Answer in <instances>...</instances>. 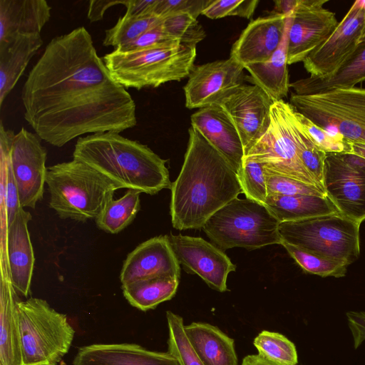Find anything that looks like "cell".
<instances>
[{
    "mask_svg": "<svg viewBox=\"0 0 365 365\" xmlns=\"http://www.w3.org/2000/svg\"><path fill=\"white\" fill-rule=\"evenodd\" d=\"M24 118L60 148L86 134L120 133L137 124L136 106L111 76L83 26L52 38L21 90Z\"/></svg>",
    "mask_w": 365,
    "mask_h": 365,
    "instance_id": "cell-1",
    "label": "cell"
},
{
    "mask_svg": "<svg viewBox=\"0 0 365 365\" xmlns=\"http://www.w3.org/2000/svg\"><path fill=\"white\" fill-rule=\"evenodd\" d=\"M180 174L171 185L170 215L180 230L202 228L218 210L243 193L227 160L195 127Z\"/></svg>",
    "mask_w": 365,
    "mask_h": 365,
    "instance_id": "cell-2",
    "label": "cell"
},
{
    "mask_svg": "<svg viewBox=\"0 0 365 365\" xmlns=\"http://www.w3.org/2000/svg\"><path fill=\"white\" fill-rule=\"evenodd\" d=\"M73 158L102 174L117 189L155 195L163 189L171 188L166 160L146 145L125 138L118 132L78 138Z\"/></svg>",
    "mask_w": 365,
    "mask_h": 365,
    "instance_id": "cell-3",
    "label": "cell"
},
{
    "mask_svg": "<svg viewBox=\"0 0 365 365\" xmlns=\"http://www.w3.org/2000/svg\"><path fill=\"white\" fill-rule=\"evenodd\" d=\"M49 206L63 220L86 222L99 215L118 190L102 174L79 160L47 168Z\"/></svg>",
    "mask_w": 365,
    "mask_h": 365,
    "instance_id": "cell-4",
    "label": "cell"
},
{
    "mask_svg": "<svg viewBox=\"0 0 365 365\" xmlns=\"http://www.w3.org/2000/svg\"><path fill=\"white\" fill-rule=\"evenodd\" d=\"M195 57L196 46L165 43L127 52L115 48L103 60L118 83L140 90L188 76Z\"/></svg>",
    "mask_w": 365,
    "mask_h": 365,
    "instance_id": "cell-5",
    "label": "cell"
},
{
    "mask_svg": "<svg viewBox=\"0 0 365 365\" xmlns=\"http://www.w3.org/2000/svg\"><path fill=\"white\" fill-rule=\"evenodd\" d=\"M21 365H57L68 352L75 330L67 317L44 299L18 302Z\"/></svg>",
    "mask_w": 365,
    "mask_h": 365,
    "instance_id": "cell-6",
    "label": "cell"
},
{
    "mask_svg": "<svg viewBox=\"0 0 365 365\" xmlns=\"http://www.w3.org/2000/svg\"><path fill=\"white\" fill-rule=\"evenodd\" d=\"M279 223L264 205L236 197L210 216L202 228L221 250H255L281 245Z\"/></svg>",
    "mask_w": 365,
    "mask_h": 365,
    "instance_id": "cell-7",
    "label": "cell"
},
{
    "mask_svg": "<svg viewBox=\"0 0 365 365\" xmlns=\"http://www.w3.org/2000/svg\"><path fill=\"white\" fill-rule=\"evenodd\" d=\"M361 223L340 212L280 222L282 241L309 253L349 265L360 253Z\"/></svg>",
    "mask_w": 365,
    "mask_h": 365,
    "instance_id": "cell-8",
    "label": "cell"
},
{
    "mask_svg": "<svg viewBox=\"0 0 365 365\" xmlns=\"http://www.w3.org/2000/svg\"><path fill=\"white\" fill-rule=\"evenodd\" d=\"M290 104L317 126L349 143H365V88L291 94Z\"/></svg>",
    "mask_w": 365,
    "mask_h": 365,
    "instance_id": "cell-9",
    "label": "cell"
},
{
    "mask_svg": "<svg viewBox=\"0 0 365 365\" xmlns=\"http://www.w3.org/2000/svg\"><path fill=\"white\" fill-rule=\"evenodd\" d=\"M291 107L283 100L274 103L268 130L245 158L260 163L269 173L319 187L299 158L291 124Z\"/></svg>",
    "mask_w": 365,
    "mask_h": 365,
    "instance_id": "cell-10",
    "label": "cell"
},
{
    "mask_svg": "<svg viewBox=\"0 0 365 365\" xmlns=\"http://www.w3.org/2000/svg\"><path fill=\"white\" fill-rule=\"evenodd\" d=\"M36 133L21 128L15 134L1 122V157L6 158L16 183L21 206L34 209L43 198L47 150Z\"/></svg>",
    "mask_w": 365,
    "mask_h": 365,
    "instance_id": "cell-11",
    "label": "cell"
},
{
    "mask_svg": "<svg viewBox=\"0 0 365 365\" xmlns=\"http://www.w3.org/2000/svg\"><path fill=\"white\" fill-rule=\"evenodd\" d=\"M323 186L340 213L365 220V159L351 153H327Z\"/></svg>",
    "mask_w": 365,
    "mask_h": 365,
    "instance_id": "cell-12",
    "label": "cell"
},
{
    "mask_svg": "<svg viewBox=\"0 0 365 365\" xmlns=\"http://www.w3.org/2000/svg\"><path fill=\"white\" fill-rule=\"evenodd\" d=\"M364 31L365 8L356 0L328 38L304 60L310 76L333 74L355 50Z\"/></svg>",
    "mask_w": 365,
    "mask_h": 365,
    "instance_id": "cell-13",
    "label": "cell"
},
{
    "mask_svg": "<svg viewBox=\"0 0 365 365\" xmlns=\"http://www.w3.org/2000/svg\"><path fill=\"white\" fill-rule=\"evenodd\" d=\"M327 0H299L288 31V65L304 61L337 26L335 14L324 7Z\"/></svg>",
    "mask_w": 365,
    "mask_h": 365,
    "instance_id": "cell-14",
    "label": "cell"
},
{
    "mask_svg": "<svg viewBox=\"0 0 365 365\" xmlns=\"http://www.w3.org/2000/svg\"><path fill=\"white\" fill-rule=\"evenodd\" d=\"M244 66L230 57L194 66L184 86L187 108H202L219 104L244 84Z\"/></svg>",
    "mask_w": 365,
    "mask_h": 365,
    "instance_id": "cell-15",
    "label": "cell"
},
{
    "mask_svg": "<svg viewBox=\"0 0 365 365\" xmlns=\"http://www.w3.org/2000/svg\"><path fill=\"white\" fill-rule=\"evenodd\" d=\"M173 251L187 272L196 274L211 288L227 291V279L236 265L222 250L202 238L182 235H168Z\"/></svg>",
    "mask_w": 365,
    "mask_h": 365,
    "instance_id": "cell-16",
    "label": "cell"
},
{
    "mask_svg": "<svg viewBox=\"0 0 365 365\" xmlns=\"http://www.w3.org/2000/svg\"><path fill=\"white\" fill-rule=\"evenodd\" d=\"M273 104L266 92L254 84L241 85L219 103L237 127L245 155L268 130Z\"/></svg>",
    "mask_w": 365,
    "mask_h": 365,
    "instance_id": "cell-17",
    "label": "cell"
},
{
    "mask_svg": "<svg viewBox=\"0 0 365 365\" xmlns=\"http://www.w3.org/2000/svg\"><path fill=\"white\" fill-rule=\"evenodd\" d=\"M32 217L21 207L12 223L4 230L2 255L7 262L11 284L16 292L28 297L35 258L28 229Z\"/></svg>",
    "mask_w": 365,
    "mask_h": 365,
    "instance_id": "cell-18",
    "label": "cell"
},
{
    "mask_svg": "<svg viewBox=\"0 0 365 365\" xmlns=\"http://www.w3.org/2000/svg\"><path fill=\"white\" fill-rule=\"evenodd\" d=\"M162 276H180V264L168 235L150 238L136 247L124 260L122 284Z\"/></svg>",
    "mask_w": 365,
    "mask_h": 365,
    "instance_id": "cell-19",
    "label": "cell"
},
{
    "mask_svg": "<svg viewBox=\"0 0 365 365\" xmlns=\"http://www.w3.org/2000/svg\"><path fill=\"white\" fill-rule=\"evenodd\" d=\"M286 21L275 13L251 21L233 44L230 57L244 67L267 61L282 40Z\"/></svg>",
    "mask_w": 365,
    "mask_h": 365,
    "instance_id": "cell-20",
    "label": "cell"
},
{
    "mask_svg": "<svg viewBox=\"0 0 365 365\" xmlns=\"http://www.w3.org/2000/svg\"><path fill=\"white\" fill-rule=\"evenodd\" d=\"M191 125L230 163L237 174L245 158L242 142L233 120L219 104L198 109L191 115Z\"/></svg>",
    "mask_w": 365,
    "mask_h": 365,
    "instance_id": "cell-21",
    "label": "cell"
},
{
    "mask_svg": "<svg viewBox=\"0 0 365 365\" xmlns=\"http://www.w3.org/2000/svg\"><path fill=\"white\" fill-rule=\"evenodd\" d=\"M73 365H180L170 353L130 343L93 344L78 349Z\"/></svg>",
    "mask_w": 365,
    "mask_h": 365,
    "instance_id": "cell-22",
    "label": "cell"
},
{
    "mask_svg": "<svg viewBox=\"0 0 365 365\" xmlns=\"http://www.w3.org/2000/svg\"><path fill=\"white\" fill-rule=\"evenodd\" d=\"M51 11L45 0H0V43L19 35L41 34Z\"/></svg>",
    "mask_w": 365,
    "mask_h": 365,
    "instance_id": "cell-23",
    "label": "cell"
},
{
    "mask_svg": "<svg viewBox=\"0 0 365 365\" xmlns=\"http://www.w3.org/2000/svg\"><path fill=\"white\" fill-rule=\"evenodd\" d=\"M17 292L1 258L0 288V365H21L18 319Z\"/></svg>",
    "mask_w": 365,
    "mask_h": 365,
    "instance_id": "cell-24",
    "label": "cell"
},
{
    "mask_svg": "<svg viewBox=\"0 0 365 365\" xmlns=\"http://www.w3.org/2000/svg\"><path fill=\"white\" fill-rule=\"evenodd\" d=\"M43 45L41 34L16 36L0 43V107Z\"/></svg>",
    "mask_w": 365,
    "mask_h": 365,
    "instance_id": "cell-25",
    "label": "cell"
},
{
    "mask_svg": "<svg viewBox=\"0 0 365 365\" xmlns=\"http://www.w3.org/2000/svg\"><path fill=\"white\" fill-rule=\"evenodd\" d=\"M192 349L205 365H238L234 339L205 322L184 326Z\"/></svg>",
    "mask_w": 365,
    "mask_h": 365,
    "instance_id": "cell-26",
    "label": "cell"
},
{
    "mask_svg": "<svg viewBox=\"0 0 365 365\" xmlns=\"http://www.w3.org/2000/svg\"><path fill=\"white\" fill-rule=\"evenodd\" d=\"M290 23L291 16L287 17L284 34L278 48L267 61L244 67L250 73V76L246 78L265 91L274 103L287 97L290 88L287 69V41Z\"/></svg>",
    "mask_w": 365,
    "mask_h": 365,
    "instance_id": "cell-27",
    "label": "cell"
},
{
    "mask_svg": "<svg viewBox=\"0 0 365 365\" xmlns=\"http://www.w3.org/2000/svg\"><path fill=\"white\" fill-rule=\"evenodd\" d=\"M365 81V38L361 39L353 53L331 76L324 78L309 76L290 83L297 95H311L335 88H352Z\"/></svg>",
    "mask_w": 365,
    "mask_h": 365,
    "instance_id": "cell-28",
    "label": "cell"
},
{
    "mask_svg": "<svg viewBox=\"0 0 365 365\" xmlns=\"http://www.w3.org/2000/svg\"><path fill=\"white\" fill-rule=\"evenodd\" d=\"M264 205L279 222L339 212L327 196L268 195Z\"/></svg>",
    "mask_w": 365,
    "mask_h": 365,
    "instance_id": "cell-29",
    "label": "cell"
},
{
    "mask_svg": "<svg viewBox=\"0 0 365 365\" xmlns=\"http://www.w3.org/2000/svg\"><path fill=\"white\" fill-rule=\"evenodd\" d=\"M180 277L162 276L122 284L123 294L133 307L145 312L171 299L175 294Z\"/></svg>",
    "mask_w": 365,
    "mask_h": 365,
    "instance_id": "cell-30",
    "label": "cell"
},
{
    "mask_svg": "<svg viewBox=\"0 0 365 365\" xmlns=\"http://www.w3.org/2000/svg\"><path fill=\"white\" fill-rule=\"evenodd\" d=\"M140 192L128 190L119 199H110L96 218L97 227L110 234H117L135 219L140 208Z\"/></svg>",
    "mask_w": 365,
    "mask_h": 365,
    "instance_id": "cell-31",
    "label": "cell"
},
{
    "mask_svg": "<svg viewBox=\"0 0 365 365\" xmlns=\"http://www.w3.org/2000/svg\"><path fill=\"white\" fill-rule=\"evenodd\" d=\"M290 120L299 158L318 186L325 191L323 186V175L327 153L315 143L298 118L296 110L292 106L290 109Z\"/></svg>",
    "mask_w": 365,
    "mask_h": 365,
    "instance_id": "cell-32",
    "label": "cell"
},
{
    "mask_svg": "<svg viewBox=\"0 0 365 365\" xmlns=\"http://www.w3.org/2000/svg\"><path fill=\"white\" fill-rule=\"evenodd\" d=\"M163 19L155 15L132 18L123 15L116 24L106 30L103 44L118 48L131 42L145 31L162 24Z\"/></svg>",
    "mask_w": 365,
    "mask_h": 365,
    "instance_id": "cell-33",
    "label": "cell"
},
{
    "mask_svg": "<svg viewBox=\"0 0 365 365\" xmlns=\"http://www.w3.org/2000/svg\"><path fill=\"white\" fill-rule=\"evenodd\" d=\"M260 356L289 365H297L298 356L294 344L282 334L262 330L253 341Z\"/></svg>",
    "mask_w": 365,
    "mask_h": 365,
    "instance_id": "cell-34",
    "label": "cell"
},
{
    "mask_svg": "<svg viewBox=\"0 0 365 365\" xmlns=\"http://www.w3.org/2000/svg\"><path fill=\"white\" fill-rule=\"evenodd\" d=\"M168 329V352L180 365H205L191 346L184 329L183 319L171 311H167Z\"/></svg>",
    "mask_w": 365,
    "mask_h": 365,
    "instance_id": "cell-35",
    "label": "cell"
},
{
    "mask_svg": "<svg viewBox=\"0 0 365 365\" xmlns=\"http://www.w3.org/2000/svg\"><path fill=\"white\" fill-rule=\"evenodd\" d=\"M281 245L303 270L308 273L322 277H341L346 273L348 265L346 264L309 253L283 241Z\"/></svg>",
    "mask_w": 365,
    "mask_h": 365,
    "instance_id": "cell-36",
    "label": "cell"
},
{
    "mask_svg": "<svg viewBox=\"0 0 365 365\" xmlns=\"http://www.w3.org/2000/svg\"><path fill=\"white\" fill-rule=\"evenodd\" d=\"M162 26L165 31L180 43L196 46L206 36L204 29L188 13H180L163 19Z\"/></svg>",
    "mask_w": 365,
    "mask_h": 365,
    "instance_id": "cell-37",
    "label": "cell"
},
{
    "mask_svg": "<svg viewBox=\"0 0 365 365\" xmlns=\"http://www.w3.org/2000/svg\"><path fill=\"white\" fill-rule=\"evenodd\" d=\"M237 175L246 198L264 205L267 197V188L265 173L262 164L244 158Z\"/></svg>",
    "mask_w": 365,
    "mask_h": 365,
    "instance_id": "cell-38",
    "label": "cell"
},
{
    "mask_svg": "<svg viewBox=\"0 0 365 365\" xmlns=\"http://www.w3.org/2000/svg\"><path fill=\"white\" fill-rule=\"evenodd\" d=\"M265 180L268 195H316L327 196L326 192L319 187L304 182L282 175L266 172Z\"/></svg>",
    "mask_w": 365,
    "mask_h": 365,
    "instance_id": "cell-39",
    "label": "cell"
},
{
    "mask_svg": "<svg viewBox=\"0 0 365 365\" xmlns=\"http://www.w3.org/2000/svg\"><path fill=\"white\" fill-rule=\"evenodd\" d=\"M3 183L1 185V202L4 208V229L14 220L18 212L22 207L20 204L19 192L11 167L7 160L1 157Z\"/></svg>",
    "mask_w": 365,
    "mask_h": 365,
    "instance_id": "cell-40",
    "label": "cell"
},
{
    "mask_svg": "<svg viewBox=\"0 0 365 365\" xmlns=\"http://www.w3.org/2000/svg\"><path fill=\"white\" fill-rule=\"evenodd\" d=\"M259 3L258 0H215L207 6L202 14L212 19L228 16L250 19Z\"/></svg>",
    "mask_w": 365,
    "mask_h": 365,
    "instance_id": "cell-41",
    "label": "cell"
},
{
    "mask_svg": "<svg viewBox=\"0 0 365 365\" xmlns=\"http://www.w3.org/2000/svg\"><path fill=\"white\" fill-rule=\"evenodd\" d=\"M296 114L315 143L325 153H351V144L349 142L341 137L334 135L326 130L317 126L297 110Z\"/></svg>",
    "mask_w": 365,
    "mask_h": 365,
    "instance_id": "cell-42",
    "label": "cell"
},
{
    "mask_svg": "<svg viewBox=\"0 0 365 365\" xmlns=\"http://www.w3.org/2000/svg\"><path fill=\"white\" fill-rule=\"evenodd\" d=\"M212 1V0H158L153 14L164 19L176 14L188 13L197 19Z\"/></svg>",
    "mask_w": 365,
    "mask_h": 365,
    "instance_id": "cell-43",
    "label": "cell"
},
{
    "mask_svg": "<svg viewBox=\"0 0 365 365\" xmlns=\"http://www.w3.org/2000/svg\"><path fill=\"white\" fill-rule=\"evenodd\" d=\"M165 43H180L168 35L163 29L161 24L145 31L134 41L115 48V49L120 51L127 52L142 50Z\"/></svg>",
    "mask_w": 365,
    "mask_h": 365,
    "instance_id": "cell-44",
    "label": "cell"
},
{
    "mask_svg": "<svg viewBox=\"0 0 365 365\" xmlns=\"http://www.w3.org/2000/svg\"><path fill=\"white\" fill-rule=\"evenodd\" d=\"M158 0H126L124 15L132 18H142L153 14V11Z\"/></svg>",
    "mask_w": 365,
    "mask_h": 365,
    "instance_id": "cell-45",
    "label": "cell"
},
{
    "mask_svg": "<svg viewBox=\"0 0 365 365\" xmlns=\"http://www.w3.org/2000/svg\"><path fill=\"white\" fill-rule=\"evenodd\" d=\"M126 0H91L89 1L88 19L96 22L103 18L105 12L111 6L118 4L125 5Z\"/></svg>",
    "mask_w": 365,
    "mask_h": 365,
    "instance_id": "cell-46",
    "label": "cell"
},
{
    "mask_svg": "<svg viewBox=\"0 0 365 365\" xmlns=\"http://www.w3.org/2000/svg\"><path fill=\"white\" fill-rule=\"evenodd\" d=\"M274 2L276 13L287 17L292 14L299 0H277Z\"/></svg>",
    "mask_w": 365,
    "mask_h": 365,
    "instance_id": "cell-47",
    "label": "cell"
},
{
    "mask_svg": "<svg viewBox=\"0 0 365 365\" xmlns=\"http://www.w3.org/2000/svg\"><path fill=\"white\" fill-rule=\"evenodd\" d=\"M241 365H289L279 362L273 361L267 359L263 358L259 355L250 354L246 356Z\"/></svg>",
    "mask_w": 365,
    "mask_h": 365,
    "instance_id": "cell-48",
    "label": "cell"
},
{
    "mask_svg": "<svg viewBox=\"0 0 365 365\" xmlns=\"http://www.w3.org/2000/svg\"><path fill=\"white\" fill-rule=\"evenodd\" d=\"M351 153L365 159V143H350Z\"/></svg>",
    "mask_w": 365,
    "mask_h": 365,
    "instance_id": "cell-49",
    "label": "cell"
},
{
    "mask_svg": "<svg viewBox=\"0 0 365 365\" xmlns=\"http://www.w3.org/2000/svg\"><path fill=\"white\" fill-rule=\"evenodd\" d=\"M364 38H365V31H364V34H363V36H362L361 39H364Z\"/></svg>",
    "mask_w": 365,
    "mask_h": 365,
    "instance_id": "cell-50",
    "label": "cell"
}]
</instances>
